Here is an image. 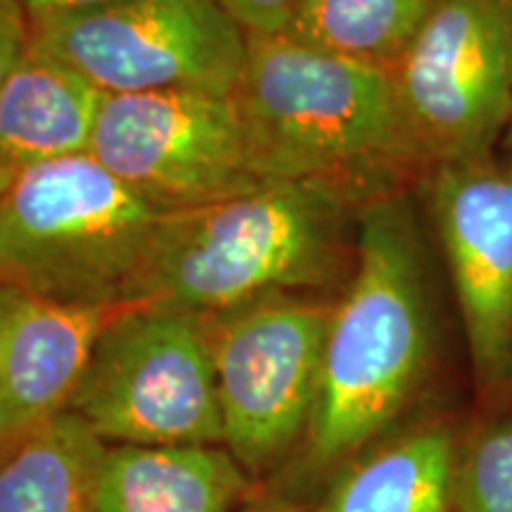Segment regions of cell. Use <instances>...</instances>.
Wrapping results in <instances>:
<instances>
[{"label":"cell","mask_w":512,"mask_h":512,"mask_svg":"<svg viewBox=\"0 0 512 512\" xmlns=\"http://www.w3.org/2000/svg\"><path fill=\"white\" fill-rule=\"evenodd\" d=\"M432 347L425 252L408 204L382 197L358 216L356 268L335 306L309 434L264 491L304 503L406 411Z\"/></svg>","instance_id":"obj_1"},{"label":"cell","mask_w":512,"mask_h":512,"mask_svg":"<svg viewBox=\"0 0 512 512\" xmlns=\"http://www.w3.org/2000/svg\"><path fill=\"white\" fill-rule=\"evenodd\" d=\"M351 192L271 181L211 207L164 214L140 302L214 318L325 285L344 259Z\"/></svg>","instance_id":"obj_2"},{"label":"cell","mask_w":512,"mask_h":512,"mask_svg":"<svg viewBox=\"0 0 512 512\" xmlns=\"http://www.w3.org/2000/svg\"><path fill=\"white\" fill-rule=\"evenodd\" d=\"M235 95L268 181L349 190L418 159L389 69L290 34H247L245 76Z\"/></svg>","instance_id":"obj_3"},{"label":"cell","mask_w":512,"mask_h":512,"mask_svg":"<svg viewBox=\"0 0 512 512\" xmlns=\"http://www.w3.org/2000/svg\"><path fill=\"white\" fill-rule=\"evenodd\" d=\"M162 219L91 152L19 169L0 200V285L62 302H140Z\"/></svg>","instance_id":"obj_4"},{"label":"cell","mask_w":512,"mask_h":512,"mask_svg":"<svg viewBox=\"0 0 512 512\" xmlns=\"http://www.w3.org/2000/svg\"><path fill=\"white\" fill-rule=\"evenodd\" d=\"M67 411L105 444L223 446L207 318L131 306L102 332Z\"/></svg>","instance_id":"obj_5"},{"label":"cell","mask_w":512,"mask_h":512,"mask_svg":"<svg viewBox=\"0 0 512 512\" xmlns=\"http://www.w3.org/2000/svg\"><path fill=\"white\" fill-rule=\"evenodd\" d=\"M332 311L278 294L207 318L223 446L264 489L309 434Z\"/></svg>","instance_id":"obj_6"},{"label":"cell","mask_w":512,"mask_h":512,"mask_svg":"<svg viewBox=\"0 0 512 512\" xmlns=\"http://www.w3.org/2000/svg\"><path fill=\"white\" fill-rule=\"evenodd\" d=\"M29 43L105 95H235L247 64V34L216 0H119L29 19Z\"/></svg>","instance_id":"obj_7"},{"label":"cell","mask_w":512,"mask_h":512,"mask_svg":"<svg viewBox=\"0 0 512 512\" xmlns=\"http://www.w3.org/2000/svg\"><path fill=\"white\" fill-rule=\"evenodd\" d=\"M91 155L162 214H181L271 183L256 162L238 95H105Z\"/></svg>","instance_id":"obj_8"},{"label":"cell","mask_w":512,"mask_h":512,"mask_svg":"<svg viewBox=\"0 0 512 512\" xmlns=\"http://www.w3.org/2000/svg\"><path fill=\"white\" fill-rule=\"evenodd\" d=\"M389 72L420 162L491 157L512 121V0H437Z\"/></svg>","instance_id":"obj_9"},{"label":"cell","mask_w":512,"mask_h":512,"mask_svg":"<svg viewBox=\"0 0 512 512\" xmlns=\"http://www.w3.org/2000/svg\"><path fill=\"white\" fill-rule=\"evenodd\" d=\"M432 211L479 384L512 375V159L437 166Z\"/></svg>","instance_id":"obj_10"},{"label":"cell","mask_w":512,"mask_h":512,"mask_svg":"<svg viewBox=\"0 0 512 512\" xmlns=\"http://www.w3.org/2000/svg\"><path fill=\"white\" fill-rule=\"evenodd\" d=\"M136 304L62 302L0 285V441L67 411L102 332Z\"/></svg>","instance_id":"obj_11"},{"label":"cell","mask_w":512,"mask_h":512,"mask_svg":"<svg viewBox=\"0 0 512 512\" xmlns=\"http://www.w3.org/2000/svg\"><path fill=\"white\" fill-rule=\"evenodd\" d=\"M261 491L226 446L107 444L91 512H240Z\"/></svg>","instance_id":"obj_12"},{"label":"cell","mask_w":512,"mask_h":512,"mask_svg":"<svg viewBox=\"0 0 512 512\" xmlns=\"http://www.w3.org/2000/svg\"><path fill=\"white\" fill-rule=\"evenodd\" d=\"M105 93L29 43L0 88V157L12 169L91 152Z\"/></svg>","instance_id":"obj_13"},{"label":"cell","mask_w":512,"mask_h":512,"mask_svg":"<svg viewBox=\"0 0 512 512\" xmlns=\"http://www.w3.org/2000/svg\"><path fill=\"white\" fill-rule=\"evenodd\" d=\"M456 460L439 425L380 439L332 475L313 512H451Z\"/></svg>","instance_id":"obj_14"},{"label":"cell","mask_w":512,"mask_h":512,"mask_svg":"<svg viewBox=\"0 0 512 512\" xmlns=\"http://www.w3.org/2000/svg\"><path fill=\"white\" fill-rule=\"evenodd\" d=\"M105 446L69 411L0 441V512H91Z\"/></svg>","instance_id":"obj_15"},{"label":"cell","mask_w":512,"mask_h":512,"mask_svg":"<svg viewBox=\"0 0 512 512\" xmlns=\"http://www.w3.org/2000/svg\"><path fill=\"white\" fill-rule=\"evenodd\" d=\"M437 0H304L287 34L328 53L392 69Z\"/></svg>","instance_id":"obj_16"},{"label":"cell","mask_w":512,"mask_h":512,"mask_svg":"<svg viewBox=\"0 0 512 512\" xmlns=\"http://www.w3.org/2000/svg\"><path fill=\"white\" fill-rule=\"evenodd\" d=\"M453 510L512 512V420L484 430L458 453Z\"/></svg>","instance_id":"obj_17"},{"label":"cell","mask_w":512,"mask_h":512,"mask_svg":"<svg viewBox=\"0 0 512 512\" xmlns=\"http://www.w3.org/2000/svg\"><path fill=\"white\" fill-rule=\"evenodd\" d=\"M245 34H287L304 0H216Z\"/></svg>","instance_id":"obj_18"},{"label":"cell","mask_w":512,"mask_h":512,"mask_svg":"<svg viewBox=\"0 0 512 512\" xmlns=\"http://www.w3.org/2000/svg\"><path fill=\"white\" fill-rule=\"evenodd\" d=\"M29 46V19L12 0H0V88Z\"/></svg>","instance_id":"obj_19"},{"label":"cell","mask_w":512,"mask_h":512,"mask_svg":"<svg viewBox=\"0 0 512 512\" xmlns=\"http://www.w3.org/2000/svg\"><path fill=\"white\" fill-rule=\"evenodd\" d=\"M12 3H17L22 8L27 19H43L95 10L102 8V5L119 3V0H12Z\"/></svg>","instance_id":"obj_20"},{"label":"cell","mask_w":512,"mask_h":512,"mask_svg":"<svg viewBox=\"0 0 512 512\" xmlns=\"http://www.w3.org/2000/svg\"><path fill=\"white\" fill-rule=\"evenodd\" d=\"M240 512H313V510H306L304 503H297V501H290V498L261 491V494L256 496L252 503L245 505Z\"/></svg>","instance_id":"obj_21"},{"label":"cell","mask_w":512,"mask_h":512,"mask_svg":"<svg viewBox=\"0 0 512 512\" xmlns=\"http://www.w3.org/2000/svg\"><path fill=\"white\" fill-rule=\"evenodd\" d=\"M15 174L17 171L12 169V166L5 162L3 157H0V200H3V195L5 192H8V188H10V183H12V178H15Z\"/></svg>","instance_id":"obj_22"},{"label":"cell","mask_w":512,"mask_h":512,"mask_svg":"<svg viewBox=\"0 0 512 512\" xmlns=\"http://www.w3.org/2000/svg\"><path fill=\"white\" fill-rule=\"evenodd\" d=\"M505 145H508L510 147V150H512V121H510V128H508V133H505Z\"/></svg>","instance_id":"obj_23"}]
</instances>
